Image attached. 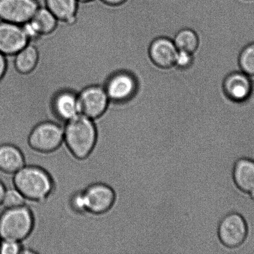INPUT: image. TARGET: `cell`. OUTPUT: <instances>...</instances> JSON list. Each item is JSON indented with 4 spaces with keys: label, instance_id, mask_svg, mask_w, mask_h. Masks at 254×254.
<instances>
[{
    "label": "cell",
    "instance_id": "6da1fadb",
    "mask_svg": "<svg viewBox=\"0 0 254 254\" xmlns=\"http://www.w3.org/2000/svg\"><path fill=\"white\" fill-rule=\"evenodd\" d=\"M64 128V141L77 159L88 157L96 145L98 131L93 119L79 114L67 121Z\"/></svg>",
    "mask_w": 254,
    "mask_h": 254
},
{
    "label": "cell",
    "instance_id": "7a4b0ae2",
    "mask_svg": "<svg viewBox=\"0 0 254 254\" xmlns=\"http://www.w3.org/2000/svg\"><path fill=\"white\" fill-rule=\"evenodd\" d=\"M14 188L26 200L41 201L46 199L54 190V182L44 169L26 166L14 174Z\"/></svg>",
    "mask_w": 254,
    "mask_h": 254
},
{
    "label": "cell",
    "instance_id": "3957f363",
    "mask_svg": "<svg viewBox=\"0 0 254 254\" xmlns=\"http://www.w3.org/2000/svg\"><path fill=\"white\" fill-rule=\"evenodd\" d=\"M34 226L33 215L27 206L6 208L0 215V238L21 242L31 235Z\"/></svg>",
    "mask_w": 254,
    "mask_h": 254
},
{
    "label": "cell",
    "instance_id": "277c9868",
    "mask_svg": "<svg viewBox=\"0 0 254 254\" xmlns=\"http://www.w3.org/2000/svg\"><path fill=\"white\" fill-rule=\"evenodd\" d=\"M64 141V129L61 124L54 121L41 122L32 127L28 143L34 151L42 153L57 150Z\"/></svg>",
    "mask_w": 254,
    "mask_h": 254
},
{
    "label": "cell",
    "instance_id": "5b68a950",
    "mask_svg": "<svg viewBox=\"0 0 254 254\" xmlns=\"http://www.w3.org/2000/svg\"><path fill=\"white\" fill-rule=\"evenodd\" d=\"M248 228L245 219L238 213H230L221 219L218 227V236L226 250L236 251L245 242Z\"/></svg>",
    "mask_w": 254,
    "mask_h": 254
},
{
    "label": "cell",
    "instance_id": "8992f818",
    "mask_svg": "<svg viewBox=\"0 0 254 254\" xmlns=\"http://www.w3.org/2000/svg\"><path fill=\"white\" fill-rule=\"evenodd\" d=\"M83 193L86 212L93 215H102L108 212L115 203V191L106 184H92L83 191Z\"/></svg>",
    "mask_w": 254,
    "mask_h": 254
},
{
    "label": "cell",
    "instance_id": "52a82bcc",
    "mask_svg": "<svg viewBox=\"0 0 254 254\" xmlns=\"http://www.w3.org/2000/svg\"><path fill=\"white\" fill-rule=\"evenodd\" d=\"M80 113L96 120L103 115L108 106L109 99L104 87H88L78 94Z\"/></svg>",
    "mask_w": 254,
    "mask_h": 254
},
{
    "label": "cell",
    "instance_id": "ba28073f",
    "mask_svg": "<svg viewBox=\"0 0 254 254\" xmlns=\"http://www.w3.org/2000/svg\"><path fill=\"white\" fill-rule=\"evenodd\" d=\"M109 101L124 103L131 100L138 91V83L135 77L127 72H119L109 78L104 84Z\"/></svg>",
    "mask_w": 254,
    "mask_h": 254
},
{
    "label": "cell",
    "instance_id": "9c48e42d",
    "mask_svg": "<svg viewBox=\"0 0 254 254\" xmlns=\"http://www.w3.org/2000/svg\"><path fill=\"white\" fill-rule=\"evenodd\" d=\"M39 7L36 0H0V20L22 25L32 19Z\"/></svg>",
    "mask_w": 254,
    "mask_h": 254
},
{
    "label": "cell",
    "instance_id": "30bf717a",
    "mask_svg": "<svg viewBox=\"0 0 254 254\" xmlns=\"http://www.w3.org/2000/svg\"><path fill=\"white\" fill-rule=\"evenodd\" d=\"M21 25L0 20V52L5 56L14 55L29 43Z\"/></svg>",
    "mask_w": 254,
    "mask_h": 254
},
{
    "label": "cell",
    "instance_id": "8fae6325",
    "mask_svg": "<svg viewBox=\"0 0 254 254\" xmlns=\"http://www.w3.org/2000/svg\"><path fill=\"white\" fill-rule=\"evenodd\" d=\"M223 89L230 100L243 103L248 100L252 94L253 82L251 76L244 72H234L226 77Z\"/></svg>",
    "mask_w": 254,
    "mask_h": 254
},
{
    "label": "cell",
    "instance_id": "7c38bea8",
    "mask_svg": "<svg viewBox=\"0 0 254 254\" xmlns=\"http://www.w3.org/2000/svg\"><path fill=\"white\" fill-rule=\"evenodd\" d=\"M52 110L57 123H67L81 114L78 94L68 91L60 92L54 99Z\"/></svg>",
    "mask_w": 254,
    "mask_h": 254
},
{
    "label": "cell",
    "instance_id": "4fadbf2b",
    "mask_svg": "<svg viewBox=\"0 0 254 254\" xmlns=\"http://www.w3.org/2000/svg\"><path fill=\"white\" fill-rule=\"evenodd\" d=\"M178 50L171 40L160 37L152 42L149 49V55L152 61L163 68H172Z\"/></svg>",
    "mask_w": 254,
    "mask_h": 254
},
{
    "label": "cell",
    "instance_id": "5bb4252c",
    "mask_svg": "<svg viewBox=\"0 0 254 254\" xmlns=\"http://www.w3.org/2000/svg\"><path fill=\"white\" fill-rule=\"evenodd\" d=\"M234 183L239 190L250 194L254 191V161L240 158L236 161L233 169Z\"/></svg>",
    "mask_w": 254,
    "mask_h": 254
},
{
    "label": "cell",
    "instance_id": "9a60e30c",
    "mask_svg": "<svg viewBox=\"0 0 254 254\" xmlns=\"http://www.w3.org/2000/svg\"><path fill=\"white\" fill-rule=\"evenodd\" d=\"M25 166V159L22 151L13 144H0V171L7 174H14Z\"/></svg>",
    "mask_w": 254,
    "mask_h": 254
},
{
    "label": "cell",
    "instance_id": "2e32d148",
    "mask_svg": "<svg viewBox=\"0 0 254 254\" xmlns=\"http://www.w3.org/2000/svg\"><path fill=\"white\" fill-rule=\"evenodd\" d=\"M11 56L15 67L21 73H28L32 71L38 61V53L36 47L29 43Z\"/></svg>",
    "mask_w": 254,
    "mask_h": 254
},
{
    "label": "cell",
    "instance_id": "e0dca14e",
    "mask_svg": "<svg viewBox=\"0 0 254 254\" xmlns=\"http://www.w3.org/2000/svg\"><path fill=\"white\" fill-rule=\"evenodd\" d=\"M78 0H46L45 6L61 21H68L76 14Z\"/></svg>",
    "mask_w": 254,
    "mask_h": 254
},
{
    "label": "cell",
    "instance_id": "ac0fdd59",
    "mask_svg": "<svg viewBox=\"0 0 254 254\" xmlns=\"http://www.w3.org/2000/svg\"><path fill=\"white\" fill-rule=\"evenodd\" d=\"M57 19L46 6H39L30 20L40 35L49 33L56 27Z\"/></svg>",
    "mask_w": 254,
    "mask_h": 254
},
{
    "label": "cell",
    "instance_id": "d6986e66",
    "mask_svg": "<svg viewBox=\"0 0 254 254\" xmlns=\"http://www.w3.org/2000/svg\"><path fill=\"white\" fill-rule=\"evenodd\" d=\"M178 51H183L193 54L198 47V37L192 30L185 29L181 30L176 34L173 39Z\"/></svg>",
    "mask_w": 254,
    "mask_h": 254
},
{
    "label": "cell",
    "instance_id": "ffe728a7",
    "mask_svg": "<svg viewBox=\"0 0 254 254\" xmlns=\"http://www.w3.org/2000/svg\"><path fill=\"white\" fill-rule=\"evenodd\" d=\"M241 70L250 76H254V43L246 46L240 57Z\"/></svg>",
    "mask_w": 254,
    "mask_h": 254
},
{
    "label": "cell",
    "instance_id": "44dd1931",
    "mask_svg": "<svg viewBox=\"0 0 254 254\" xmlns=\"http://www.w3.org/2000/svg\"><path fill=\"white\" fill-rule=\"evenodd\" d=\"M26 198L16 189H11L5 191L2 205L6 208L19 207L24 205Z\"/></svg>",
    "mask_w": 254,
    "mask_h": 254
},
{
    "label": "cell",
    "instance_id": "7402d4cb",
    "mask_svg": "<svg viewBox=\"0 0 254 254\" xmlns=\"http://www.w3.org/2000/svg\"><path fill=\"white\" fill-rule=\"evenodd\" d=\"M193 61V54L186 51H178L174 66L180 69H187L192 66Z\"/></svg>",
    "mask_w": 254,
    "mask_h": 254
},
{
    "label": "cell",
    "instance_id": "603a6c76",
    "mask_svg": "<svg viewBox=\"0 0 254 254\" xmlns=\"http://www.w3.org/2000/svg\"><path fill=\"white\" fill-rule=\"evenodd\" d=\"M22 250L20 243L16 241L1 240L0 244V254H21Z\"/></svg>",
    "mask_w": 254,
    "mask_h": 254
},
{
    "label": "cell",
    "instance_id": "cb8c5ba5",
    "mask_svg": "<svg viewBox=\"0 0 254 254\" xmlns=\"http://www.w3.org/2000/svg\"><path fill=\"white\" fill-rule=\"evenodd\" d=\"M71 205L76 212L83 213L86 212L85 201L83 191L75 193L72 196Z\"/></svg>",
    "mask_w": 254,
    "mask_h": 254
},
{
    "label": "cell",
    "instance_id": "d4e9b609",
    "mask_svg": "<svg viewBox=\"0 0 254 254\" xmlns=\"http://www.w3.org/2000/svg\"><path fill=\"white\" fill-rule=\"evenodd\" d=\"M6 68V56L0 52V79L3 76Z\"/></svg>",
    "mask_w": 254,
    "mask_h": 254
},
{
    "label": "cell",
    "instance_id": "484cf974",
    "mask_svg": "<svg viewBox=\"0 0 254 254\" xmlns=\"http://www.w3.org/2000/svg\"><path fill=\"white\" fill-rule=\"evenodd\" d=\"M6 190V188H5L4 184L2 183L1 180H0V205H2V200H3Z\"/></svg>",
    "mask_w": 254,
    "mask_h": 254
},
{
    "label": "cell",
    "instance_id": "4316f807",
    "mask_svg": "<svg viewBox=\"0 0 254 254\" xmlns=\"http://www.w3.org/2000/svg\"><path fill=\"white\" fill-rule=\"evenodd\" d=\"M103 1L111 4H118L125 1V0H103Z\"/></svg>",
    "mask_w": 254,
    "mask_h": 254
},
{
    "label": "cell",
    "instance_id": "83f0119b",
    "mask_svg": "<svg viewBox=\"0 0 254 254\" xmlns=\"http://www.w3.org/2000/svg\"><path fill=\"white\" fill-rule=\"evenodd\" d=\"M78 1H88V0H78Z\"/></svg>",
    "mask_w": 254,
    "mask_h": 254
},
{
    "label": "cell",
    "instance_id": "f1b7e54d",
    "mask_svg": "<svg viewBox=\"0 0 254 254\" xmlns=\"http://www.w3.org/2000/svg\"><path fill=\"white\" fill-rule=\"evenodd\" d=\"M1 238H0V244H1Z\"/></svg>",
    "mask_w": 254,
    "mask_h": 254
}]
</instances>
